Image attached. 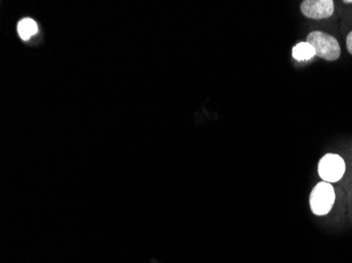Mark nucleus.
I'll use <instances>...</instances> for the list:
<instances>
[{"label":"nucleus","mask_w":352,"mask_h":263,"mask_svg":"<svg viewBox=\"0 0 352 263\" xmlns=\"http://www.w3.org/2000/svg\"><path fill=\"white\" fill-rule=\"evenodd\" d=\"M306 43L314 47L316 56H318L320 58L333 61L337 60L341 56V47H340L339 41L324 32H311L308 35Z\"/></svg>","instance_id":"nucleus-1"},{"label":"nucleus","mask_w":352,"mask_h":263,"mask_svg":"<svg viewBox=\"0 0 352 263\" xmlns=\"http://www.w3.org/2000/svg\"><path fill=\"white\" fill-rule=\"evenodd\" d=\"M336 201V192L329 183H318L310 194L309 203L312 213L324 216L331 211Z\"/></svg>","instance_id":"nucleus-2"},{"label":"nucleus","mask_w":352,"mask_h":263,"mask_svg":"<svg viewBox=\"0 0 352 263\" xmlns=\"http://www.w3.org/2000/svg\"><path fill=\"white\" fill-rule=\"evenodd\" d=\"M318 175L326 183H338L346 171L343 158L337 154H326L318 162Z\"/></svg>","instance_id":"nucleus-3"},{"label":"nucleus","mask_w":352,"mask_h":263,"mask_svg":"<svg viewBox=\"0 0 352 263\" xmlns=\"http://www.w3.org/2000/svg\"><path fill=\"white\" fill-rule=\"evenodd\" d=\"M300 11L308 19H329L334 12V3L332 0H305L300 3Z\"/></svg>","instance_id":"nucleus-4"},{"label":"nucleus","mask_w":352,"mask_h":263,"mask_svg":"<svg viewBox=\"0 0 352 263\" xmlns=\"http://www.w3.org/2000/svg\"><path fill=\"white\" fill-rule=\"evenodd\" d=\"M17 32H19L21 39L28 41L32 36H34L38 32V25L33 19H25L19 21V25H17Z\"/></svg>","instance_id":"nucleus-5"},{"label":"nucleus","mask_w":352,"mask_h":263,"mask_svg":"<svg viewBox=\"0 0 352 263\" xmlns=\"http://www.w3.org/2000/svg\"><path fill=\"white\" fill-rule=\"evenodd\" d=\"M292 56L298 61L310 60L316 56L314 47L308 43H300L292 49Z\"/></svg>","instance_id":"nucleus-6"},{"label":"nucleus","mask_w":352,"mask_h":263,"mask_svg":"<svg viewBox=\"0 0 352 263\" xmlns=\"http://www.w3.org/2000/svg\"><path fill=\"white\" fill-rule=\"evenodd\" d=\"M346 45H347V50L350 54L352 55V31L348 34L347 39H346Z\"/></svg>","instance_id":"nucleus-7"},{"label":"nucleus","mask_w":352,"mask_h":263,"mask_svg":"<svg viewBox=\"0 0 352 263\" xmlns=\"http://www.w3.org/2000/svg\"><path fill=\"white\" fill-rule=\"evenodd\" d=\"M344 3H348V5H350V3H352V0H345Z\"/></svg>","instance_id":"nucleus-8"}]
</instances>
